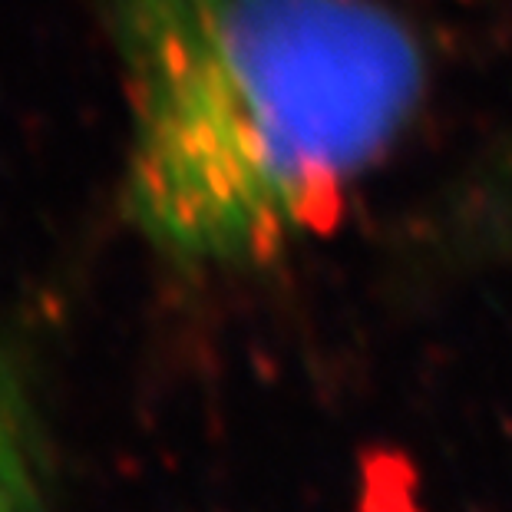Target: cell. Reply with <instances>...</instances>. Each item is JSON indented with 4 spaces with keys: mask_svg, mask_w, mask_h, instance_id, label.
Returning a JSON list of instances; mask_svg holds the SVG:
<instances>
[{
    "mask_svg": "<svg viewBox=\"0 0 512 512\" xmlns=\"http://www.w3.org/2000/svg\"><path fill=\"white\" fill-rule=\"evenodd\" d=\"M123 43V205L189 265H261L328 228L427 93L384 0H126Z\"/></svg>",
    "mask_w": 512,
    "mask_h": 512,
    "instance_id": "6da1fadb",
    "label": "cell"
},
{
    "mask_svg": "<svg viewBox=\"0 0 512 512\" xmlns=\"http://www.w3.org/2000/svg\"><path fill=\"white\" fill-rule=\"evenodd\" d=\"M0 512H40L34 450L17 390L0 374Z\"/></svg>",
    "mask_w": 512,
    "mask_h": 512,
    "instance_id": "7a4b0ae2",
    "label": "cell"
}]
</instances>
